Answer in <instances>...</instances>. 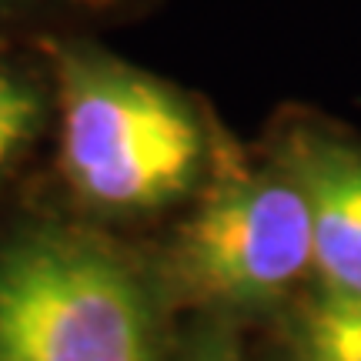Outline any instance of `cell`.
Returning <instances> with one entry per match:
<instances>
[{
    "label": "cell",
    "mask_w": 361,
    "mask_h": 361,
    "mask_svg": "<svg viewBox=\"0 0 361 361\" xmlns=\"http://www.w3.org/2000/svg\"><path fill=\"white\" fill-rule=\"evenodd\" d=\"M0 361H154V314L137 271L78 231L4 245Z\"/></svg>",
    "instance_id": "cell-2"
},
{
    "label": "cell",
    "mask_w": 361,
    "mask_h": 361,
    "mask_svg": "<svg viewBox=\"0 0 361 361\" xmlns=\"http://www.w3.org/2000/svg\"><path fill=\"white\" fill-rule=\"evenodd\" d=\"M284 144V168L308 197L318 288L361 298V151L318 124H298Z\"/></svg>",
    "instance_id": "cell-4"
},
{
    "label": "cell",
    "mask_w": 361,
    "mask_h": 361,
    "mask_svg": "<svg viewBox=\"0 0 361 361\" xmlns=\"http://www.w3.org/2000/svg\"><path fill=\"white\" fill-rule=\"evenodd\" d=\"M40 117V101L34 87L17 74L0 71V168L17 154Z\"/></svg>",
    "instance_id": "cell-6"
},
{
    "label": "cell",
    "mask_w": 361,
    "mask_h": 361,
    "mask_svg": "<svg viewBox=\"0 0 361 361\" xmlns=\"http://www.w3.org/2000/svg\"><path fill=\"white\" fill-rule=\"evenodd\" d=\"M64 171L107 211H144L180 194L204 154L201 121L164 80L94 51L61 57Z\"/></svg>",
    "instance_id": "cell-1"
},
{
    "label": "cell",
    "mask_w": 361,
    "mask_h": 361,
    "mask_svg": "<svg viewBox=\"0 0 361 361\" xmlns=\"http://www.w3.org/2000/svg\"><path fill=\"white\" fill-rule=\"evenodd\" d=\"M191 361H238V358H234L231 348H224V345H214V348L201 351V355H197V358H191Z\"/></svg>",
    "instance_id": "cell-7"
},
{
    "label": "cell",
    "mask_w": 361,
    "mask_h": 361,
    "mask_svg": "<svg viewBox=\"0 0 361 361\" xmlns=\"http://www.w3.org/2000/svg\"><path fill=\"white\" fill-rule=\"evenodd\" d=\"M308 271H314L308 197L284 164L221 180L178 241L180 284L218 305L281 301Z\"/></svg>",
    "instance_id": "cell-3"
},
{
    "label": "cell",
    "mask_w": 361,
    "mask_h": 361,
    "mask_svg": "<svg viewBox=\"0 0 361 361\" xmlns=\"http://www.w3.org/2000/svg\"><path fill=\"white\" fill-rule=\"evenodd\" d=\"M291 361H361V298L314 291L288 318Z\"/></svg>",
    "instance_id": "cell-5"
}]
</instances>
